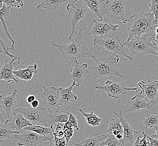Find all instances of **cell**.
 I'll use <instances>...</instances> for the list:
<instances>
[{
    "instance_id": "obj_1",
    "label": "cell",
    "mask_w": 158,
    "mask_h": 146,
    "mask_svg": "<svg viewBox=\"0 0 158 146\" xmlns=\"http://www.w3.org/2000/svg\"><path fill=\"white\" fill-rule=\"evenodd\" d=\"M158 24L154 14L151 12L141 11L134 14L128 18L127 29L128 37L127 42L134 38H138L143 34L154 36Z\"/></svg>"
},
{
    "instance_id": "obj_2",
    "label": "cell",
    "mask_w": 158,
    "mask_h": 146,
    "mask_svg": "<svg viewBox=\"0 0 158 146\" xmlns=\"http://www.w3.org/2000/svg\"><path fill=\"white\" fill-rule=\"evenodd\" d=\"M86 29V28H79V33L75 39L69 44L61 45L53 42H51V43L52 46L58 49L65 60L70 59L71 62H73L75 60H77V58H91L96 62L97 59L88 49L84 42V38L85 36H84L83 34Z\"/></svg>"
},
{
    "instance_id": "obj_3",
    "label": "cell",
    "mask_w": 158,
    "mask_h": 146,
    "mask_svg": "<svg viewBox=\"0 0 158 146\" xmlns=\"http://www.w3.org/2000/svg\"><path fill=\"white\" fill-rule=\"evenodd\" d=\"M119 60V56L116 54H111L106 58L98 60L95 64L89 69L92 73L94 80L106 79L116 76L120 77L123 80L124 77L116 69V65Z\"/></svg>"
},
{
    "instance_id": "obj_4",
    "label": "cell",
    "mask_w": 158,
    "mask_h": 146,
    "mask_svg": "<svg viewBox=\"0 0 158 146\" xmlns=\"http://www.w3.org/2000/svg\"><path fill=\"white\" fill-rule=\"evenodd\" d=\"M93 41L98 51L108 53L110 55H121L130 60H134L126 52L117 32H113L100 39H94Z\"/></svg>"
},
{
    "instance_id": "obj_5",
    "label": "cell",
    "mask_w": 158,
    "mask_h": 146,
    "mask_svg": "<svg viewBox=\"0 0 158 146\" xmlns=\"http://www.w3.org/2000/svg\"><path fill=\"white\" fill-rule=\"evenodd\" d=\"M123 45L129 49L132 58L135 56L141 58L148 55H156L158 57V52L153 42V36L149 34L134 38L130 41L123 43Z\"/></svg>"
},
{
    "instance_id": "obj_6",
    "label": "cell",
    "mask_w": 158,
    "mask_h": 146,
    "mask_svg": "<svg viewBox=\"0 0 158 146\" xmlns=\"http://www.w3.org/2000/svg\"><path fill=\"white\" fill-rule=\"evenodd\" d=\"M125 0L103 1L100 9L101 15H106L110 18L120 20L123 24L127 23L125 14Z\"/></svg>"
},
{
    "instance_id": "obj_7",
    "label": "cell",
    "mask_w": 158,
    "mask_h": 146,
    "mask_svg": "<svg viewBox=\"0 0 158 146\" xmlns=\"http://www.w3.org/2000/svg\"><path fill=\"white\" fill-rule=\"evenodd\" d=\"M35 82L43 89V93L41 94V97L43 104L48 110L49 114L64 110V107L60 104L61 96L58 88H56L54 85L45 87L36 81Z\"/></svg>"
},
{
    "instance_id": "obj_8",
    "label": "cell",
    "mask_w": 158,
    "mask_h": 146,
    "mask_svg": "<svg viewBox=\"0 0 158 146\" xmlns=\"http://www.w3.org/2000/svg\"><path fill=\"white\" fill-rule=\"evenodd\" d=\"M46 108L40 106L37 108L19 107L15 111L21 113L25 118L31 122L33 125H39L45 127H51L49 120L46 117Z\"/></svg>"
},
{
    "instance_id": "obj_9",
    "label": "cell",
    "mask_w": 158,
    "mask_h": 146,
    "mask_svg": "<svg viewBox=\"0 0 158 146\" xmlns=\"http://www.w3.org/2000/svg\"><path fill=\"white\" fill-rule=\"evenodd\" d=\"M67 11L71 20L72 30L68 38L69 41L73 39L75 33V27L79 21L84 18L85 14L89 9L85 5L84 0H75L72 3H69L66 7Z\"/></svg>"
},
{
    "instance_id": "obj_10",
    "label": "cell",
    "mask_w": 158,
    "mask_h": 146,
    "mask_svg": "<svg viewBox=\"0 0 158 146\" xmlns=\"http://www.w3.org/2000/svg\"><path fill=\"white\" fill-rule=\"evenodd\" d=\"M19 146H39L42 143L54 138L53 136H41L32 131L23 129L20 134H14Z\"/></svg>"
},
{
    "instance_id": "obj_11",
    "label": "cell",
    "mask_w": 158,
    "mask_h": 146,
    "mask_svg": "<svg viewBox=\"0 0 158 146\" xmlns=\"http://www.w3.org/2000/svg\"><path fill=\"white\" fill-rule=\"evenodd\" d=\"M95 89L101 91L106 92L110 98H114L118 99L121 96L131 91H135L137 92L136 88L126 87L122 83H117L115 81L108 80L105 83L104 85H98L95 87Z\"/></svg>"
},
{
    "instance_id": "obj_12",
    "label": "cell",
    "mask_w": 158,
    "mask_h": 146,
    "mask_svg": "<svg viewBox=\"0 0 158 146\" xmlns=\"http://www.w3.org/2000/svg\"><path fill=\"white\" fill-rule=\"evenodd\" d=\"M94 24L91 31L88 34H86L85 36H93L94 39H100L106 34L113 32H117L118 25H113L110 21H108L106 23H103L99 20H93Z\"/></svg>"
},
{
    "instance_id": "obj_13",
    "label": "cell",
    "mask_w": 158,
    "mask_h": 146,
    "mask_svg": "<svg viewBox=\"0 0 158 146\" xmlns=\"http://www.w3.org/2000/svg\"><path fill=\"white\" fill-rule=\"evenodd\" d=\"M16 60H20V58L17 57L12 59L11 61H6L3 63L1 62V70H0V80H3V82L10 83L12 81L18 83V79L14 74V69L16 65L20 63V61L16 62Z\"/></svg>"
},
{
    "instance_id": "obj_14",
    "label": "cell",
    "mask_w": 158,
    "mask_h": 146,
    "mask_svg": "<svg viewBox=\"0 0 158 146\" xmlns=\"http://www.w3.org/2000/svg\"><path fill=\"white\" fill-rule=\"evenodd\" d=\"M137 85L141 89L140 93L153 105L155 104V98L158 94V80L148 79L147 83L140 81L137 83Z\"/></svg>"
},
{
    "instance_id": "obj_15",
    "label": "cell",
    "mask_w": 158,
    "mask_h": 146,
    "mask_svg": "<svg viewBox=\"0 0 158 146\" xmlns=\"http://www.w3.org/2000/svg\"><path fill=\"white\" fill-rule=\"evenodd\" d=\"M153 104L145 97L141 93H138L128 102L126 112L132 113L139 111L140 110H148L152 107Z\"/></svg>"
},
{
    "instance_id": "obj_16",
    "label": "cell",
    "mask_w": 158,
    "mask_h": 146,
    "mask_svg": "<svg viewBox=\"0 0 158 146\" xmlns=\"http://www.w3.org/2000/svg\"><path fill=\"white\" fill-rule=\"evenodd\" d=\"M89 73L88 64L80 65L77 60H75L72 62V68L69 77L73 82H76V86L79 87Z\"/></svg>"
},
{
    "instance_id": "obj_17",
    "label": "cell",
    "mask_w": 158,
    "mask_h": 146,
    "mask_svg": "<svg viewBox=\"0 0 158 146\" xmlns=\"http://www.w3.org/2000/svg\"><path fill=\"white\" fill-rule=\"evenodd\" d=\"M5 124L9 126L10 128L15 131L17 134H20L21 131L25 128L33 125L31 122L25 118L21 113L15 110L14 111L13 116L6 120Z\"/></svg>"
},
{
    "instance_id": "obj_18",
    "label": "cell",
    "mask_w": 158,
    "mask_h": 146,
    "mask_svg": "<svg viewBox=\"0 0 158 146\" xmlns=\"http://www.w3.org/2000/svg\"><path fill=\"white\" fill-rule=\"evenodd\" d=\"M112 113L118 118L120 119L122 126L123 128V139L121 142L123 146H125V143L126 142L133 143L135 135L138 134L140 132V131H135L134 129L132 128L131 125L129 124L127 120L123 118V111L121 110H119V113H116L114 111H113Z\"/></svg>"
},
{
    "instance_id": "obj_19",
    "label": "cell",
    "mask_w": 158,
    "mask_h": 146,
    "mask_svg": "<svg viewBox=\"0 0 158 146\" xmlns=\"http://www.w3.org/2000/svg\"><path fill=\"white\" fill-rule=\"evenodd\" d=\"M19 97L17 95V90L13 91L12 94L7 96L6 94H2L0 96V107L3 109L6 112V115L10 119V113L12 111L15 110L16 106V97Z\"/></svg>"
},
{
    "instance_id": "obj_20",
    "label": "cell",
    "mask_w": 158,
    "mask_h": 146,
    "mask_svg": "<svg viewBox=\"0 0 158 146\" xmlns=\"http://www.w3.org/2000/svg\"><path fill=\"white\" fill-rule=\"evenodd\" d=\"M74 86H76L75 82H73L72 85L68 88H59L58 90L61 96L60 99V104L64 108L67 106L68 105L74 103L77 100V96L73 94V92Z\"/></svg>"
},
{
    "instance_id": "obj_21",
    "label": "cell",
    "mask_w": 158,
    "mask_h": 146,
    "mask_svg": "<svg viewBox=\"0 0 158 146\" xmlns=\"http://www.w3.org/2000/svg\"><path fill=\"white\" fill-rule=\"evenodd\" d=\"M38 65L35 64L32 66H29L25 69H20L18 70L14 71V74L17 78L29 81L33 79V76L37 73Z\"/></svg>"
},
{
    "instance_id": "obj_22",
    "label": "cell",
    "mask_w": 158,
    "mask_h": 146,
    "mask_svg": "<svg viewBox=\"0 0 158 146\" xmlns=\"http://www.w3.org/2000/svg\"><path fill=\"white\" fill-rule=\"evenodd\" d=\"M107 137L108 135L104 134H102L97 137L90 135L88 138H86L81 140L80 143H74L71 140L70 143L76 146H100V144L106 140Z\"/></svg>"
},
{
    "instance_id": "obj_23",
    "label": "cell",
    "mask_w": 158,
    "mask_h": 146,
    "mask_svg": "<svg viewBox=\"0 0 158 146\" xmlns=\"http://www.w3.org/2000/svg\"><path fill=\"white\" fill-rule=\"evenodd\" d=\"M66 2H67V0H58V1L46 0L43 1L42 3L38 5L35 8V10L37 11L38 13L40 12L43 13L42 9H47L51 10L55 12L56 10L57 9L62 3Z\"/></svg>"
},
{
    "instance_id": "obj_24",
    "label": "cell",
    "mask_w": 158,
    "mask_h": 146,
    "mask_svg": "<svg viewBox=\"0 0 158 146\" xmlns=\"http://www.w3.org/2000/svg\"><path fill=\"white\" fill-rule=\"evenodd\" d=\"M70 113L65 110H62L56 113L49 114V122L50 125L57 124V123H62L65 124L68 122L70 115Z\"/></svg>"
},
{
    "instance_id": "obj_25",
    "label": "cell",
    "mask_w": 158,
    "mask_h": 146,
    "mask_svg": "<svg viewBox=\"0 0 158 146\" xmlns=\"http://www.w3.org/2000/svg\"><path fill=\"white\" fill-rule=\"evenodd\" d=\"M84 3L89 9L91 10L95 15L99 18L100 21H103V18L101 15L100 9L102 7V4L103 0H84Z\"/></svg>"
},
{
    "instance_id": "obj_26",
    "label": "cell",
    "mask_w": 158,
    "mask_h": 146,
    "mask_svg": "<svg viewBox=\"0 0 158 146\" xmlns=\"http://www.w3.org/2000/svg\"><path fill=\"white\" fill-rule=\"evenodd\" d=\"M108 134H113L114 136L118 134H123V128L122 126L121 122L119 118L112 119L110 120L109 128L106 131Z\"/></svg>"
},
{
    "instance_id": "obj_27",
    "label": "cell",
    "mask_w": 158,
    "mask_h": 146,
    "mask_svg": "<svg viewBox=\"0 0 158 146\" xmlns=\"http://www.w3.org/2000/svg\"><path fill=\"white\" fill-rule=\"evenodd\" d=\"M25 130L32 131L41 136H47V135H50L51 136H53V131L51 127H45L39 125H32L25 128Z\"/></svg>"
},
{
    "instance_id": "obj_28",
    "label": "cell",
    "mask_w": 158,
    "mask_h": 146,
    "mask_svg": "<svg viewBox=\"0 0 158 146\" xmlns=\"http://www.w3.org/2000/svg\"><path fill=\"white\" fill-rule=\"evenodd\" d=\"M79 110L85 117L86 122L89 125L93 127H95L100 125L101 122H102V119L96 115L94 112L86 113H85L82 109H79Z\"/></svg>"
},
{
    "instance_id": "obj_29",
    "label": "cell",
    "mask_w": 158,
    "mask_h": 146,
    "mask_svg": "<svg viewBox=\"0 0 158 146\" xmlns=\"http://www.w3.org/2000/svg\"><path fill=\"white\" fill-rule=\"evenodd\" d=\"M17 134L15 131L6 124L0 125V141L3 142L6 139H10L12 134Z\"/></svg>"
},
{
    "instance_id": "obj_30",
    "label": "cell",
    "mask_w": 158,
    "mask_h": 146,
    "mask_svg": "<svg viewBox=\"0 0 158 146\" xmlns=\"http://www.w3.org/2000/svg\"><path fill=\"white\" fill-rule=\"evenodd\" d=\"M143 125L146 127V131L148 128H152L158 127V114H146L143 121Z\"/></svg>"
},
{
    "instance_id": "obj_31",
    "label": "cell",
    "mask_w": 158,
    "mask_h": 146,
    "mask_svg": "<svg viewBox=\"0 0 158 146\" xmlns=\"http://www.w3.org/2000/svg\"><path fill=\"white\" fill-rule=\"evenodd\" d=\"M122 144L121 141L117 140L116 136L108 134L106 140L102 142L100 146H119Z\"/></svg>"
},
{
    "instance_id": "obj_32",
    "label": "cell",
    "mask_w": 158,
    "mask_h": 146,
    "mask_svg": "<svg viewBox=\"0 0 158 146\" xmlns=\"http://www.w3.org/2000/svg\"><path fill=\"white\" fill-rule=\"evenodd\" d=\"M1 1L6 6H10L11 7L20 8L24 7V3L22 0H1Z\"/></svg>"
},
{
    "instance_id": "obj_33",
    "label": "cell",
    "mask_w": 158,
    "mask_h": 146,
    "mask_svg": "<svg viewBox=\"0 0 158 146\" xmlns=\"http://www.w3.org/2000/svg\"><path fill=\"white\" fill-rule=\"evenodd\" d=\"M69 115H70L69 119L68 122H66L64 124V126L67 127H69V128H73V129L74 128L77 131H79L78 123H77V120L76 119V116L71 113H70Z\"/></svg>"
},
{
    "instance_id": "obj_34",
    "label": "cell",
    "mask_w": 158,
    "mask_h": 146,
    "mask_svg": "<svg viewBox=\"0 0 158 146\" xmlns=\"http://www.w3.org/2000/svg\"><path fill=\"white\" fill-rule=\"evenodd\" d=\"M150 10L149 12H151L155 16L156 21H158V0H152L149 4Z\"/></svg>"
},
{
    "instance_id": "obj_35",
    "label": "cell",
    "mask_w": 158,
    "mask_h": 146,
    "mask_svg": "<svg viewBox=\"0 0 158 146\" xmlns=\"http://www.w3.org/2000/svg\"><path fill=\"white\" fill-rule=\"evenodd\" d=\"M73 128H69L64 126V137L67 140V144L70 143V140L71 137H73Z\"/></svg>"
},
{
    "instance_id": "obj_36",
    "label": "cell",
    "mask_w": 158,
    "mask_h": 146,
    "mask_svg": "<svg viewBox=\"0 0 158 146\" xmlns=\"http://www.w3.org/2000/svg\"><path fill=\"white\" fill-rule=\"evenodd\" d=\"M53 141L56 146H68L67 140L64 137L62 138L54 137Z\"/></svg>"
},
{
    "instance_id": "obj_37",
    "label": "cell",
    "mask_w": 158,
    "mask_h": 146,
    "mask_svg": "<svg viewBox=\"0 0 158 146\" xmlns=\"http://www.w3.org/2000/svg\"><path fill=\"white\" fill-rule=\"evenodd\" d=\"M143 137L139 140L140 146H148L150 144V142L147 140V137L145 132H143Z\"/></svg>"
},
{
    "instance_id": "obj_38",
    "label": "cell",
    "mask_w": 158,
    "mask_h": 146,
    "mask_svg": "<svg viewBox=\"0 0 158 146\" xmlns=\"http://www.w3.org/2000/svg\"><path fill=\"white\" fill-rule=\"evenodd\" d=\"M153 42L155 45V49L158 52V25L155 30V35L153 36Z\"/></svg>"
},
{
    "instance_id": "obj_39",
    "label": "cell",
    "mask_w": 158,
    "mask_h": 146,
    "mask_svg": "<svg viewBox=\"0 0 158 146\" xmlns=\"http://www.w3.org/2000/svg\"><path fill=\"white\" fill-rule=\"evenodd\" d=\"M146 135L147 138H148L149 140V142H150L149 146H158V140L152 139L149 136V135H147L146 134Z\"/></svg>"
},
{
    "instance_id": "obj_40",
    "label": "cell",
    "mask_w": 158,
    "mask_h": 146,
    "mask_svg": "<svg viewBox=\"0 0 158 146\" xmlns=\"http://www.w3.org/2000/svg\"><path fill=\"white\" fill-rule=\"evenodd\" d=\"M39 146H56V145H55V143H54L53 139H52L51 140L43 142Z\"/></svg>"
},
{
    "instance_id": "obj_41",
    "label": "cell",
    "mask_w": 158,
    "mask_h": 146,
    "mask_svg": "<svg viewBox=\"0 0 158 146\" xmlns=\"http://www.w3.org/2000/svg\"><path fill=\"white\" fill-rule=\"evenodd\" d=\"M35 100V96H34L33 94H31L29 95L27 98V103L31 105L34 101Z\"/></svg>"
},
{
    "instance_id": "obj_42",
    "label": "cell",
    "mask_w": 158,
    "mask_h": 146,
    "mask_svg": "<svg viewBox=\"0 0 158 146\" xmlns=\"http://www.w3.org/2000/svg\"><path fill=\"white\" fill-rule=\"evenodd\" d=\"M154 131H156V134L154 135H149L152 139H155L158 140V127H155L152 128Z\"/></svg>"
},
{
    "instance_id": "obj_43",
    "label": "cell",
    "mask_w": 158,
    "mask_h": 146,
    "mask_svg": "<svg viewBox=\"0 0 158 146\" xmlns=\"http://www.w3.org/2000/svg\"><path fill=\"white\" fill-rule=\"evenodd\" d=\"M31 107L35 109V108H37V107L40 106V102L37 100H35L31 104Z\"/></svg>"
},
{
    "instance_id": "obj_44",
    "label": "cell",
    "mask_w": 158,
    "mask_h": 146,
    "mask_svg": "<svg viewBox=\"0 0 158 146\" xmlns=\"http://www.w3.org/2000/svg\"><path fill=\"white\" fill-rule=\"evenodd\" d=\"M140 139H141V137L140 136H139V137H137L136 140L135 142L134 143L132 146H140V145H139V140H140Z\"/></svg>"
},
{
    "instance_id": "obj_45",
    "label": "cell",
    "mask_w": 158,
    "mask_h": 146,
    "mask_svg": "<svg viewBox=\"0 0 158 146\" xmlns=\"http://www.w3.org/2000/svg\"><path fill=\"white\" fill-rule=\"evenodd\" d=\"M1 119H0V122H1L2 123V122H6V120H5V119L3 118V116H2V113H1Z\"/></svg>"
},
{
    "instance_id": "obj_46",
    "label": "cell",
    "mask_w": 158,
    "mask_h": 146,
    "mask_svg": "<svg viewBox=\"0 0 158 146\" xmlns=\"http://www.w3.org/2000/svg\"><path fill=\"white\" fill-rule=\"evenodd\" d=\"M119 146H123V144H121V145H119Z\"/></svg>"
},
{
    "instance_id": "obj_47",
    "label": "cell",
    "mask_w": 158,
    "mask_h": 146,
    "mask_svg": "<svg viewBox=\"0 0 158 146\" xmlns=\"http://www.w3.org/2000/svg\"></svg>"
}]
</instances>
